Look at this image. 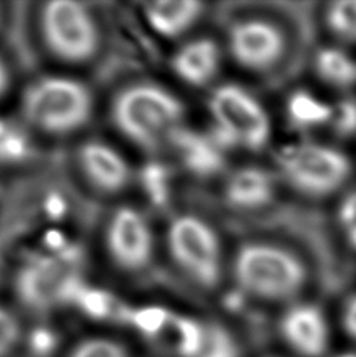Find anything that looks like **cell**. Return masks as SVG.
Listing matches in <instances>:
<instances>
[{
  "instance_id": "4",
  "label": "cell",
  "mask_w": 356,
  "mask_h": 357,
  "mask_svg": "<svg viewBox=\"0 0 356 357\" xmlns=\"http://www.w3.org/2000/svg\"><path fill=\"white\" fill-rule=\"evenodd\" d=\"M279 176L292 188L308 196H328L352 174L350 160L332 146L298 142L284 146L276 154Z\"/></svg>"
},
{
  "instance_id": "12",
  "label": "cell",
  "mask_w": 356,
  "mask_h": 357,
  "mask_svg": "<svg viewBox=\"0 0 356 357\" xmlns=\"http://www.w3.org/2000/svg\"><path fill=\"white\" fill-rule=\"evenodd\" d=\"M276 195V181L265 168L240 167L226 177L223 196L228 206L242 212H256L270 206Z\"/></svg>"
},
{
  "instance_id": "24",
  "label": "cell",
  "mask_w": 356,
  "mask_h": 357,
  "mask_svg": "<svg viewBox=\"0 0 356 357\" xmlns=\"http://www.w3.org/2000/svg\"><path fill=\"white\" fill-rule=\"evenodd\" d=\"M339 216H341L342 226L347 229V232L355 231L356 229V191L352 195H348L346 197V201L342 202Z\"/></svg>"
},
{
  "instance_id": "7",
  "label": "cell",
  "mask_w": 356,
  "mask_h": 357,
  "mask_svg": "<svg viewBox=\"0 0 356 357\" xmlns=\"http://www.w3.org/2000/svg\"><path fill=\"white\" fill-rule=\"evenodd\" d=\"M40 30L46 47L66 63L91 60L101 44L96 19L84 3L73 0H55L44 5Z\"/></svg>"
},
{
  "instance_id": "13",
  "label": "cell",
  "mask_w": 356,
  "mask_h": 357,
  "mask_svg": "<svg viewBox=\"0 0 356 357\" xmlns=\"http://www.w3.org/2000/svg\"><path fill=\"white\" fill-rule=\"evenodd\" d=\"M171 68L184 84L206 86L212 84L221 68V49L211 38H195L176 50Z\"/></svg>"
},
{
  "instance_id": "25",
  "label": "cell",
  "mask_w": 356,
  "mask_h": 357,
  "mask_svg": "<svg viewBox=\"0 0 356 357\" xmlns=\"http://www.w3.org/2000/svg\"><path fill=\"white\" fill-rule=\"evenodd\" d=\"M342 324H344L346 333L356 340V296L348 299L346 304L344 314H342Z\"/></svg>"
},
{
  "instance_id": "3",
  "label": "cell",
  "mask_w": 356,
  "mask_h": 357,
  "mask_svg": "<svg viewBox=\"0 0 356 357\" xmlns=\"http://www.w3.org/2000/svg\"><path fill=\"white\" fill-rule=\"evenodd\" d=\"M24 116L49 135H69L80 130L93 114V98L79 80L49 75L35 80L24 93Z\"/></svg>"
},
{
  "instance_id": "6",
  "label": "cell",
  "mask_w": 356,
  "mask_h": 357,
  "mask_svg": "<svg viewBox=\"0 0 356 357\" xmlns=\"http://www.w3.org/2000/svg\"><path fill=\"white\" fill-rule=\"evenodd\" d=\"M170 256L184 274L201 287L218 284L223 273V250L215 229L196 215L171 220L167 232Z\"/></svg>"
},
{
  "instance_id": "9",
  "label": "cell",
  "mask_w": 356,
  "mask_h": 357,
  "mask_svg": "<svg viewBox=\"0 0 356 357\" xmlns=\"http://www.w3.org/2000/svg\"><path fill=\"white\" fill-rule=\"evenodd\" d=\"M226 47L240 68L262 73L283 59L285 36L276 24L260 17H248L231 24Z\"/></svg>"
},
{
  "instance_id": "16",
  "label": "cell",
  "mask_w": 356,
  "mask_h": 357,
  "mask_svg": "<svg viewBox=\"0 0 356 357\" xmlns=\"http://www.w3.org/2000/svg\"><path fill=\"white\" fill-rule=\"evenodd\" d=\"M316 73L325 84L336 88H350L356 84V61L344 50L320 49L316 55Z\"/></svg>"
},
{
  "instance_id": "1",
  "label": "cell",
  "mask_w": 356,
  "mask_h": 357,
  "mask_svg": "<svg viewBox=\"0 0 356 357\" xmlns=\"http://www.w3.org/2000/svg\"><path fill=\"white\" fill-rule=\"evenodd\" d=\"M186 108L173 93L154 84H135L119 91L112 118L123 135L143 149L173 143L184 129Z\"/></svg>"
},
{
  "instance_id": "20",
  "label": "cell",
  "mask_w": 356,
  "mask_h": 357,
  "mask_svg": "<svg viewBox=\"0 0 356 357\" xmlns=\"http://www.w3.org/2000/svg\"><path fill=\"white\" fill-rule=\"evenodd\" d=\"M68 357H131L127 348L110 337H90L73 348Z\"/></svg>"
},
{
  "instance_id": "5",
  "label": "cell",
  "mask_w": 356,
  "mask_h": 357,
  "mask_svg": "<svg viewBox=\"0 0 356 357\" xmlns=\"http://www.w3.org/2000/svg\"><path fill=\"white\" fill-rule=\"evenodd\" d=\"M207 105L214 119L215 139L220 144L258 151L269 142L272 133L269 113L244 86L236 84L217 86Z\"/></svg>"
},
{
  "instance_id": "21",
  "label": "cell",
  "mask_w": 356,
  "mask_h": 357,
  "mask_svg": "<svg viewBox=\"0 0 356 357\" xmlns=\"http://www.w3.org/2000/svg\"><path fill=\"white\" fill-rule=\"evenodd\" d=\"M21 323L17 317L0 305V357L10 356L21 342Z\"/></svg>"
},
{
  "instance_id": "8",
  "label": "cell",
  "mask_w": 356,
  "mask_h": 357,
  "mask_svg": "<svg viewBox=\"0 0 356 357\" xmlns=\"http://www.w3.org/2000/svg\"><path fill=\"white\" fill-rule=\"evenodd\" d=\"M105 246L121 270L143 271L154 259L156 237L149 220L135 207H119L105 227Z\"/></svg>"
},
{
  "instance_id": "14",
  "label": "cell",
  "mask_w": 356,
  "mask_h": 357,
  "mask_svg": "<svg viewBox=\"0 0 356 357\" xmlns=\"http://www.w3.org/2000/svg\"><path fill=\"white\" fill-rule=\"evenodd\" d=\"M205 5L192 0H163L144 5V17L152 30L165 38H177L193 27L202 16Z\"/></svg>"
},
{
  "instance_id": "26",
  "label": "cell",
  "mask_w": 356,
  "mask_h": 357,
  "mask_svg": "<svg viewBox=\"0 0 356 357\" xmlns=\"http://www.w3.org/2000/svg\"><path fill=\"white\" fill-rule=\"evenodd\" d=\"M11 84V74L5 61L0 59V98H3Z\"/></svg>"
},
{
  "instance_id": "11",
  "label": "cell",
  "mask_w": 356,
  "mask_h": 357,
  "mask_svg": "<svg viewBox=\"0 0 356 357\" xmlns=\"http://www.w3.org/2000/svg\"><path fill=\"white\" fill-rule=\"evenodd\" d=\"M283 340L302 357H320L329 343V329L323 312L313 304H294L279 321Z\"/></svg>"
},
{
  "instance_id": "10",
  "label": "cell",
  "mask_w": 356,
  "mask_h": 357,
  "mask_svg": "<svg viewBox=\"0 0 356 357\" xmlns=\"http://www.w3.org/2000/svg\"><path fill=\"white\" fill-rule=\"evenodd\" d=\"M77 160L87 181L103 193H119L131 183L129 162L109 143L99 139L84 143L79 148Z\"/></svg>"
},
{
  "instance_id": "19",
  "label": "cell",
  "mask_w": 356,
  "mask_h": 357,
  "mask_svg": "<svg viewBox=\"0 0 356 357\" xmlns=\"http://www.w3.org/2000/svg\"><path fill=\"white\" fill-rule=\"evenodd\" d=\"M327 24L329 31L341 41L356 43V0H342L329 5Z\"/></svg>"
},
{
  "instance_id": "22",
  "label": "cell",
  "mask_w": 356,
  "mask_h": 357,
  "mask_svg": "<svg viewBox=\"0 0 356 357\" xmlns=\"http://www.w3.org/2000/svg\"><path fill=\"white\" fill-rule=\"evenodd\" d=\"M198 357H237L236 343L225 331L207 328L205 345Z\"/></svg>"
},
{
  "instance_id": "18",
  "label": "cell",
  "mask_w": 356,
  "mask_h": 357,
  "mask_svg": "<svg viewBox=\"0 0 356 357\" xmlns=\"http://www.w3.org/2000/svg\"><path fill=\"white\" fill-rule=\"evenodd\" d=\"M29 152L30 142L21 127L0 118V163H19Z\"/></svg>"
},
{
  "instance_id": "2",
  "label": "cell",
  "mask_w": 356,
  "mask_h": 357,
  "mask_svg": "<svg viewBox=\"0 0 356 357\" xmlns=\"http://www.w3.org/2000/svg\"><path fill=\"white\" fill-rule=\"evenodd\" d=\"M232 276L239 289L260 301H289L306 284V268L285 248L250 241L242 245L232 260Z\"/></svg>"
},
{
  "instance_id": "29",
  "label": "cell",
  "mask_w": 356,
  "mask_h": 357,
  "mask_svg": "<svg viewBox=\"0 0 356 357\" xmlns=\"http://www.w3.org/2000/svg\"><path fill=\"white\" fill-rule=\"evenodd\" d=\"M0 19H2V11H0Z\"/></svg>"
},
{
  "instance_id": "23",
  "label": "cell",
  "mask_w": 356,
  "mask_h": 357,
  "mask_svg": "<svg viewBox=\"0 0 356 357\" xmlns=\"http://www.w3.org/2000/svg\"><path fill=\"white\" fill-rule=\"evenodd\" d=\"M332 124L339 135H352L356 132V102L344 100L334 107Z\"/></svg>"
},
{
  "instance_id": "15",
  "label": "cell",
  "mask_w": 356,
  "mask_h": 357,
  "mask_svg": "<svg viewBox=\"0 0 356 357\" xmlns=\"http://www.w3.org/2000/svg\"><path fill=\"white\" fill-rule=\"evenodd\" d=\"M173 144L179 149L182 163L193 174L209 176L217 171L223 162L221 144L215 138H209L200 133L182 129L173 139Z\"/></svg>"
},
{
  "instance_id": "27",
  "label": "cell",
  "mask_w": 356,
  "mask_h": 357,
  "mask_svg": "<svg viewBox=\"0 0 356 357\" xmlns=\"http://www.w3.org/2000/svg\"><path fill=\"white\" fill-rule=\"evenodd\" d=\"M348 240H350V243L353 245V248L356 250V229L355 231H348Z\"/></svg>"
},
{
  "instance_id": "28",
  "label": "cell",
  "mask_w": 356,
  "mask_h": 357,
  "mask_svg": "<svg viewBox=\"0 0 356 357\" xmlns=\"http://www.w3.org/2000/svg\"><path fill=\"white\" fill-rule=\"evenodd\" d=\"M339 357H356V354H344V356H339Z\"/></svg>"
},
{
  "instance_id": "17",
  "label": "cell",
  "mask_w": 356,
  "mask_h": 357,
  "mask_svg": "<svg viewBox=\"0 0 356 357\" xmlns=\"http://www.w3.org/2000/svg\"><path fill=\"white\" fill-rule=\"evenodd\" d=\"M334 107L308 91H297L289 98L288 116L298 129H314L332 124Z\"/></svg>"
}]
</instances>
